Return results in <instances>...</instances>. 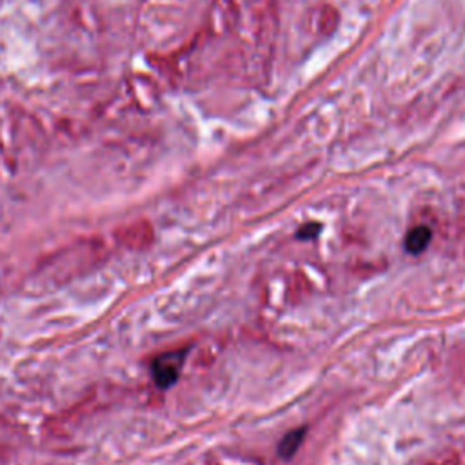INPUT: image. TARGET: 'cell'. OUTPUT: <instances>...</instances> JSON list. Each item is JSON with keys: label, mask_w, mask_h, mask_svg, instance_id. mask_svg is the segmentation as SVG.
Wrapping results in <instances>:
<instances>
[{"label": "cell", "mask_w": 465, "mask_h": 465, "mask_svg": "<svg viewBox=\"0 0 465 465\" xmlns=\"http://www.w3.org/2000/svg\"><path fill=\"white\" fill-rule=\"evenodd\" d=\"M185 355H188V349H178V351L164 353V355L155 358L153 365H151V373H153L155 384L160 389H169L171 386H175L176 380L181 378Z\"/></svg>", "instance_id": "obj_1"}, {"label": "cell", "mask_w": 465, "mask_h": 465, "mask_svg": "<svg viewBox=\"0 0 465 465\" xmlns=\"http://www.w3.org/2000/svg\"><path fill=\"white\" fill-rule=\"evenodd\" d=\"M431 242V229L426 225H418V228L411 229L405 237V249L411 255H420L427 249Z\"/></svg>", "instance_id": "obj_2"}, {"label": "cell", "mask_w": 465, "mask_h": 465, "mask_svg": "<svg viewBox=\"0 0 465 465\" xmlns=\"http://www.w3.org/2000/svg\"><path fill=\"white\" fill-rule=\"evenodd\" d=\"M303 436H306V429L291 431L289 435H285L284 440L280 442V445H278V454H280V458L289 460L294 452L299 451L300 445H302Z\"/></svg>", "instance_id": "obj_3"}, {"label": "cell", "mask_w": 465, "mask_h": 465, "mask_svg": "<svg viewBox=\"0 0 465 465\" xmlns=\"http://www.w3.org/2000/svg\"><path fill=\"white\" fill-rule=\"evenodd\" d=\"M320 224H306L296 232V237L302 238V240H311V238H315L320 232Z\"/></svg>", "instance_id": "obj_4"}]
</instances>
